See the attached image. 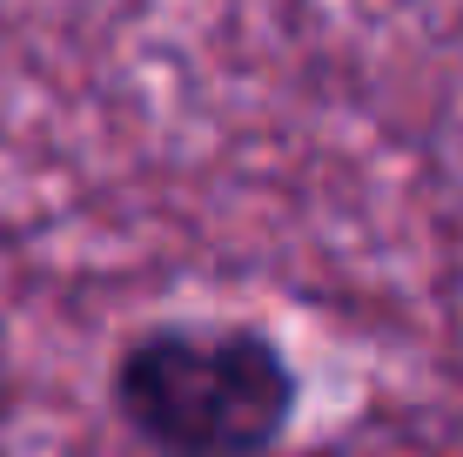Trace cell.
Instances as JSON below:
<instances>
[{"label": "cell", "instance_id": "1", "mask_svg": "<svg viewBox=\"0 0 463 457\" xmlns=\"http://www.w3.org/2000/svg\"><path fill=\"white\" fill-rule=\"evenodd\" d=\"M115 404L162 457H262L289 431L296 370L249 323H155L121 350Z\"/></svg>", "mask_w": 463, "mask_h": 457}]
</instances>
